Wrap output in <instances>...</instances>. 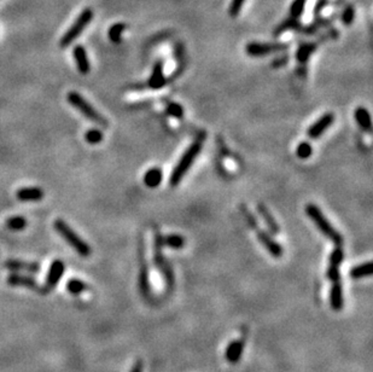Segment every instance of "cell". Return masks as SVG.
Masks as SVG:
<instances>
[{
	"label": "cell",
	"mask_w": 373,
	"mask_h": 372,
	"mask_svg": "<svg viewBox=\"0 0 373 372\" xmlns=\"http://www.w3.org/2000/svg\"><path fill=\"white\" fill-rule=\"evenodd\" d=\"M372 274V263L369 261V263H361V265L356 266L351 271V278L359 279V278H364V277L371 276Z\"/></svg>",
	"instance_id": "484cf974"
},
{
	"label": "cell",
	"mask_w": 373,
	"mask_h": 372,
	"mask_svg": "<svg viewBox=\"0 0 373 372\" xmlns=\"http://www.w3.org/2000/svg\"><path fill=\"white\" fill-rule=\"evenodd\" d=\"M289 48V44L284 43H269V44H261V43H250L246 45L245 51L249 56L253 57H261V56L271 55V53L282 52Z\"/></svg>",
	"instance_id": "8992f818"
},
{
	"label": "cell",
	"mask_w": 373,
	"mask_h": 372,
	"mask_svg": "<svg viewBox=\"0 0 373 372\" xmlns=\"http://www.w3.org/2000/svg\"><path fill=\"white\" fill-rule=\"evenodd\" d=\"M315 48H316L315 44H303V45H301L297 51V55H296L298 62H301L302 64L307 63L308 58H309L310 55L314 52Z\"/></svg>",
	"instance_id": "cb8c5ba5"
},
{
	"label": "cell",
	"mask_w": 373,
	"mask_h": 372,
	"mask_svg": "<svg viewBox=\"0 0 373 372\" xmlns=\"http://www.w3.org/2000/svg\"><path fill=\"white\" fill-rule=\"evenodd\" d=\"M344 253L341 248L333 249L330 255V266L328 268V277L332 282L339 281V266L343 261Z\"/></svg>",
	"instance_id": "9c48e42d"
},
{
	"label": "cell",
	"mask_w": 373,
	"mask_h": 372,
	"mask_svg": "<svg viewBox=\"0 0 373 372\" xmlns=\"http://www.w3.org/2000/svg\"><path fill=\"white\" fill-rule=\"evenodd\" d=\"M303 29V25L301 24L300 21H298V19H294V17H290V19L285 20V21H283L282 23H280L279 25H278L277 28H275L273 35L274 37H279L280 34H283V33L287 32V30H295V32H302Z\"/></svg>",
	"instance_id": "ac0fdd59"
},
{
	"label": "cell",
	"mask_w": 373,
	"mask_h": 372,
	"mask_svg": "<svg viewBox=\"0 0 373 372\" xmlns=\"http://www.w3.org/2000/svg\"><path fill=\"white\" fill-rule=\"evenodd\" d=\"M306 213H307L308 217L313 220V222H314L316 227L321 231V233H323L324 236H326L329 240L332 241L337 245H341L342 243H343V237L341 236V233L329 222V220L324 217L323 212H321L315 204H308V206L306 207Z\"/></svg>",
	"instance_id": "3957f363"
},
{
	"label": "cell",
	"mask_w": 373,
	"mask_h": 372,
	"mask_svg": "<svg viewBox=\"0 0 373 372\" xmlns=\"http://www.w3.org/2000/svg\"><path fill=\"white\" fill-rule=\"evenodd\" d=\"M333 115L332 114H325L310 126V128L308 130V135L312 139H318L321 134H323L325 131H328V128L333 124Z\"/></svg>",
	"instance_id": "ba28073f"
},
{
	"label": "cell",
	"mask_w": 373,
	"mask_h": 372,
	"mask_svg": "<svg viewBox=\"0 0 373 372\" xmlns=\"http://www.w3.org/2000/svg\"><path fill=\"white\" fill-rule=\"evenodd\" d=\"M162 181V171L159 168L149 169L144 176V183L148 187H157Z\"/></svg>",
	"instance_id": "7402d4cb"
},
{
	"label": "cell",
	"mask_w": 373,
	"mask_h": 372,
	"mask_svg": "<svg viewBox=\"0 0 373 372\" xmlns=\"http://www.w3.org/2000/svg\"><path fill=\"white\" fill-rule=\"evenodd\" d=\"M69 104L73 105L76 110H79L85 117L89 120V121L94 122V124L103 126V127H108V121L105 120V117L103 115H100L81 94H79L78 92H69L68 96H66Z\"/></svg>",
	"instance_id": "277c9868"
},
{
	"label": "cell",
	"mask_w": 373,
	"mask_h": 372,
	"mask_svg": "<svg viewBox=\"0 0 373 372\" xmlns=\"http://www.w3.org/2000/svg\"><path fill=\"white\" fill-rule=\"evenodd\" d=\"M306 1L307 0H294L290 6V15L294 19H300L302 16L303 11H305V6H306Z\"/></svg>",
	"instance_id": "f546056e"
},
{
	"label": "cell",
	"mask_w": 373,
	"mask_h": 372,
	"mask_svg": "<svg viewBox=\"0 0 373 372\" xmlns=\"http://www.w3.org/2000/svg\"><path fill=\"white\" fill-rule=\"evenodd\" d=\"M330 304L334 310H339L343 307V290L339 281L333 282L330 291Z\"/></svg>",
	"instance_id": "9a60e30c"
},
{
	"label": "cell",
	"mask_w": 373,
	"mask_h": 372,
	"mask_svg": "<svg viewBox=\"0 0 373 372\" xmlns=\"http://www.w3.org/2000/svg\"><path fill=\"white\" fill-rule=\"evenodd\" d=\"M93 11L91 9H85L81 14L79 15V17L76 19V21L71 24V27L66 30V34L62 37L61 43V47H66V46L70 45L71 43H74V40L84 32L85 28L89 24V22L93 20Z\"/></svg>",
	"instance_id": "5b68a950"
},
{
	"label": "cell",
	"mask_w": 373,
	"mask_h": 372,
	"mask_svg": "<svg viewBox=\"0 0 373 372\" xmlns=\"http://www.w3.org/2000/svg\"><path fill=\"white\" fill-rule=\"evenodd\" d=\"M140 273H139V288L143 295H148L150 285H149V273L148 266H146L145 259H144V251L140 250Z\"/></svg>",
	"instance_id": "d6986e66"
},
{
	"label": "cell",
	"mask_w": 373,
	"mask_h": 372,
	"mask_svg": "<svg viewBox=\"0 0 373 372\" xmlns=\"http://www.w3.org/2000/svg\"><path fill=\"white\" fill-rule=\"evenodd\" d=\"M203 140H204V135H200V138L198 137L196 142L192 143V144L190 145V148L185 151L182 157L180 158V161L176 166V168H174L173 172H172L171 178H169V183H171L172 186H176L177 184L182 180V178H184V175L186 174V172L191 168L192 163L195 162L198 153H199L200 150H202Z\"/></svg>",
	"instance_id": "6da1fadb"
},
{
	"label": "cell",
	"mask_w": 373,
	"mask_h": 372,
	"mask_svg": "<svg viewBox=\"0 0 373 372\" xmlns=\"http://www.w3.org/2000/svg\"><path fill=\"white\" fill-rule=\"evenodd\" d=\"M257 210H259L260 215H261V218L263 219V221L266 222V225L268 226L269 231H271L273 235H278L280 231L279 225L277 224V221H275L273 215H272L271 212L268 210V208L264 207L262 203H260L259 206H257Z\"/></svg>",
	"instance_id": "ffe728a7"
},
{
	"label": "cell",
	"mask_w": 373,
	"mask_h": 372,
	"mask_svg": "<svg viewBox=\"0 0 373 372\" xmlns=\"http://www.w3.org/2000/svg\"><path fill=\"white\" fill-rule=\"evenodd\" d=\"M167 111H168L169 115H172V116L174 117H181L182 114H184V110H182V107L181 105L176 104V103H171L168 105V108H167Z\"/></svg>",
	"instance_id": "e575fe53"
},
{
	"label": "cell",
	"mask_w": 373,
	"mask_h": 372,
	"mask_svg": "<svg viewBox=\"0 0 373 372\" xmlns=\"http://www.w3.org/2000/svg\"><path fill=\"white\" fill-rule=\"evenodd\" d=\"M7 284L11 286H25V288L35 289L38 288V283L32 277L23 276L19 273H11L7 277Z\"/></svg>",
	"instance_id": "5bb4252c"
},
{
	"label": "cell",
	"mask_w": 373,
	"mask_h": 372,
	"mask_svg": "<svg viewBox=\"0 0 373 372\" xmlns=\"http://www.w3.org/2000/svg\"><path fill=\"white\" fill-rule=\"evenodd\" d=\"M329 5V0H318V2L315 4L314 6V15L315 16H319V14H320L321 11H323L324 9H325L326 6Z\"/></svg>",
	"instance_id": "d590c367"
},
{
	"label": "cell",
	"mask_w": 373,
	"mask_h": 372,
	"mask_svg": "<svg viewBox=\"0 0 373 372\" xmlns=\"http://www.w3.org/2000/svg\"><path fill=\"white\" fill-rule=\"evenodd\" d=\"M73 56L80 73L84 74V75L88 74L89 70H91V66H89L88 56H87V52L84 46H75L73 50Z\"/></svg>",
	"instance_id": "7c38bea8"
},
{
	"label": "cell",
	"mask_w": 373,
	"mask_h": 372,
	"mask_svg": "<svg viewBox=\"0 0 373 372\" xmlns=\"http://www.w3.org/2000/svg\"><path fill=\"white\" fill-rule=\"evenodd\" d=\"M257 238H259L261 244L269 251V254H271L273 258H280V256L283 255L282 245H280L279 243H277V241H274L271 235H268V233L264 232V231L259 230Z\"/></svg>",
	"instance_id": "30bf717a"
},
{
	"label": "cell",
	"mask_w": 373,
	"mask_h": 372,
	"mask_svg": "<svg viewBox=\"0 0 373 372\" xmlns=\"http://www.w3.org/2000/svg\"><path fill=\"white\" fill-rule=\"evenodd\" d=\"M355 19V9L353 5H347L341 15V21L344 25H351Z\"/></svg>",
	"instance_id": "1f68e13d"
},
{
	"label": "cell",
	"mask_w": 373,
	"mask_h": 372,
	"mask_svg": "<svg viewBox=\"0 0 373 372\" xmlns=\"http://www.w3.org/2000/svg\"><path fill=\"white\" fill-rule=\"evenodd\" d=\"M244 350V342L241 340L233 341L232 343H230V346L226 350V359L230 363L236 364L238 363L239 359H241V354Z\"/></svg>",
	"instance_id": "e0dca14e"
},
{
	"label": "cell",
	"mask_w": 373,
	"mask_h": 372,
	"mask_svg": "<svg viewBox=\"0 0 373 372\" xmlns=\"http://www.w3.org/2000/svg\"><path fill=\"white\" fill-rule=\"evenodd\" d=\"M245 0H232L230 5V15L232 17H237L241 12V7H243Z\"/></svg>",
	"instance_id": "836d02e7"
},
{
	"label": "cell",
	"mask_w": 373,
	"mask_h": 372,
	"mask_svg": "<svg viewBox=\"0 0 373 372\" xmlns=\"http://www.w3.org/2000/svg\"><path fill=\"white\" fill-rule=\"evenodd\" d=\"M161 243L163 247H169L173 249H181L185 245L184 237L179 235H169V236H162L161 235Z\"/></svg>",
	"instance_id": "603a6c76"
},
{
	"label": "cell",
	"mask_w": 373,
	"mask_h": 372,
	"mask_svg": "<svg viewBox=\"0 0 373 372\" xmlns=\"http://www.w3.org/2000/svg\"><path fill=\"white\" fill-rule=\"evenodd\" d=\"M16 196L22 202H37L44 198V191L40 187H22Z\"/></svg>",
	"instance_id": "4fadbf2b"
},
{
	"label": "cell",
	"mask_w": 373,
	"mask_h": 372,
	"mask_svg": "<svg viewBox=\"0 0 373 372\" xmlns=\"http://www.w3.org/2000/svg\"><path fill=\"white\" fill-rule=\"evenodd\" d=\"M164 84H166V78L163 75V63L157 62L154 66L153 74L149 80V86L154 89H158L163 87Z\"/></svg>",
	"instance_id": "2e32d148"
},
{
	"label": "cell",
	"mask_w": 373,
	"mask_h": 372,
	"mask_svg": "<svg viewBox=\"0 0 373 372\" xmlns=\"http://www.w3.org/2000/svg\"><path fill=\"white\" fill-rule=\"evenodd\" d=\"M5 225L11 231H22L27 227V220L23 217H11L5 221Z\"/></svg>",
	"instance_id": "83f0119b"
},
{
	"label": "cell",
	"mask_w": 373,
	"mask_h": 372,
	"mask_svg": "<svg viewBox=\"0 0 373 372\" xmlns=\"http://www.w3.org/2000/svg\"><path fill=\"white\" fill-rule=\"evenodd\" d=\"M312 153H313L312 146H310L309 143L307 142L301 143V144L297 146V149H296V153H297L298 157L302 158V160L309 158L310 155H312Z\"/></svg>",
	"instance_id": "d6a6232c"
},
{
	"label": "cell",
	"mask_w": 373,
	"mask_h": 372,
	"mask_svg": "<svg viewBox=\"0 0 373 372\" xmlns=\"http://www.w3.org/2000/svg\"><path fill=\"white\" fill-rule=\"evenodd\" d=\"M64 271H66V265L62 260H53L51 263L50 269H48L47 277H46L45 285L43 288L44 294H47L51 290L55 289L58 285L59 281L63 277Z\"/></svg>",
	"instance_id": "52a82bcc"
},
{
	"label": "cell",
	"mask_w": 373,
	"mask_h": 372,
	"mask_svg": "<svg viewBox=\"0 0 373 372\" xmlns=\"http://www.w3.org/2000/svg\"><path fill=\"white\" fill-rule=\"evenodd\" d=\"M287 60H289V57H287V56H284V57H280V58H278V60H275L272 66H277V68L278 66H284V64L287 63Z\"/></svg>",
	"instance_id": "74e56055"
},
{
	"label": "cell",
	"mask_w": 373,
	"mask_h": 372,
	"mask_svg": "<svg viewBox=\"0 0 373 372\" xmlns=\"http://www.w3.org/2000/svg\"><path fill=\"white\" fill-rule=\"evenodd\" d=\"M126 28H127V25H126L125 23H115V24H112L111 27H110L109 33H108L109 39L111 40L112 43L120 44L121 40H122V34L125 33Z\"/></svg>",
	"instance_id": "d4e9b609"
},
{
	"label": "cell",
	"mask_w": 373,
	"mask_h": 372,
	"mask_svg": "<svg viewBox=\"0 0 373 372\" xmlns=\"http://www.w3.org/2000/svg\"><path fill=\"white\" fill-rule=\"evenodd\" d=\"M53 227H55V230L57 231L58 235L61 236V237L63 238V240L66 241V242L68 243V244L70 245V247L73 248L80 256H82V258H87V256L91 255V248H89V245L87 244V243L85 242V241L82 240L78 233L69 226L64 220H61V219L56 220V221L53 222Z\"/></svg>",
	"instance_id": "7a4b0ae2"
},
{
	"label": "cell",
	"mask_w": 373,
	"mask_h": 372,
	"mask_svg": "<svg viewBox=\"0 0 373 372\" xmlns=\"http://www.w3.org/2000/svg\"><path fill=\"white\" fill-rule=\"evenodd\" d=\"M85 139H86V142L88 144H99L103 140V133L99 130H97V128H93V130L87 131L86 134H85Z\"/></svg>",
	"instance_id": "4dcf8cb0"
},
{
	"label": "cell",
	"mask_w": 373,
	"mask_h": 372,
	"mask_svg": "<svg viewBox=\"0 0 373 372\" xmlns=\"http://www.w3.org/2000/svg\"><path fill=\"white\" fill-rule=\"evenodd\" d=\"M355 120H356L357 125L360 126V128L366 132H371L372 131V121H371V115L367 111L365 108H357L355 110Z\"/></svg>",
	"instance_id": "44dd1931"
},
{
	"label": "cell",
	"mask_w": 373,
	"mask_h": 372,
	"mask_svg": "<svg viewBox=\"0 0 373 372\" xmlns=\"http://www.w3.org/2000/svg\"><path fill=\"white\" fill-rule=\"evenodd\" d=\"M4 267L11 272L25 271L29 273H38L40 271V265L37 263H28V261L21 260H7L4 263Z\"/></svg>",
	"instance_id": "8fae6325"
},
{
	"label": "cell",
	"mask_w": 373,
	"mask_h": 372,
	"mask_svg": "<svg viewBox=\"0 0 373 372\" xmlns=\"http://www.w3.org/2000/svg\"><path fill=\"white\" fill-rule=\"evenodd\" d=\"M331 22H332V17H330V19H318L315 20L312 24L308 25V27H303L302 32L301 33H303V34H308V35L313 34V33H315L319 28L326 27V25L330 24Z\"/></svg>",
	"instance_id": "f1b7e54d"
},
{
	"label": "cell",
	"mask_w": 373,
	"mask_h": 372,
	"mask_svg": "<svg viewBox=\"0 0 373 372\" xmlns=\"http://www.w3.org/2000/svg\"><path fill=\"white\" fill-rule=\"evenodd\" d=\"M131 372H143V364H141V361H138Z\"/></svg>",
	"instance_id": "f35d334b"
},
{
	"label": "cell",
	"mask_w": 373,
	"mask_h": 372,
	"mask_svg": "<svg viewBox=\"0 0 373 372\" xmlns=\"http://www.w3.org/2000/svg\"><path fill=\"white\" fill-rule=\"evenodd\" d=\"M243 213H244V217L246 218V220H248V224L250 225L251 227L254 228H257L256 226V221H255V218L253 217V214H251L250 212H249L248 209H245V208L243 207Z\"/></svg>",
	"instance_id": "8d00e7d4"
},
{
	"label": "cell",
	"mask_w": 373,
	"mask_h": 372,
	"mask_svg": "<svg viewBox=\"0 0 373 372\" xmlns=\"http://www.w3.org/2000/svg\"><path fill=\"white\" fill-rule=\"evenodd\" d=\"M66 289H68V291L70 292L71 295H80L87 289V285L81 279L71 278L69 279L68 283H66Z\"/></svg>",
	"instance_id": "4316f807"
}]
</instances>
